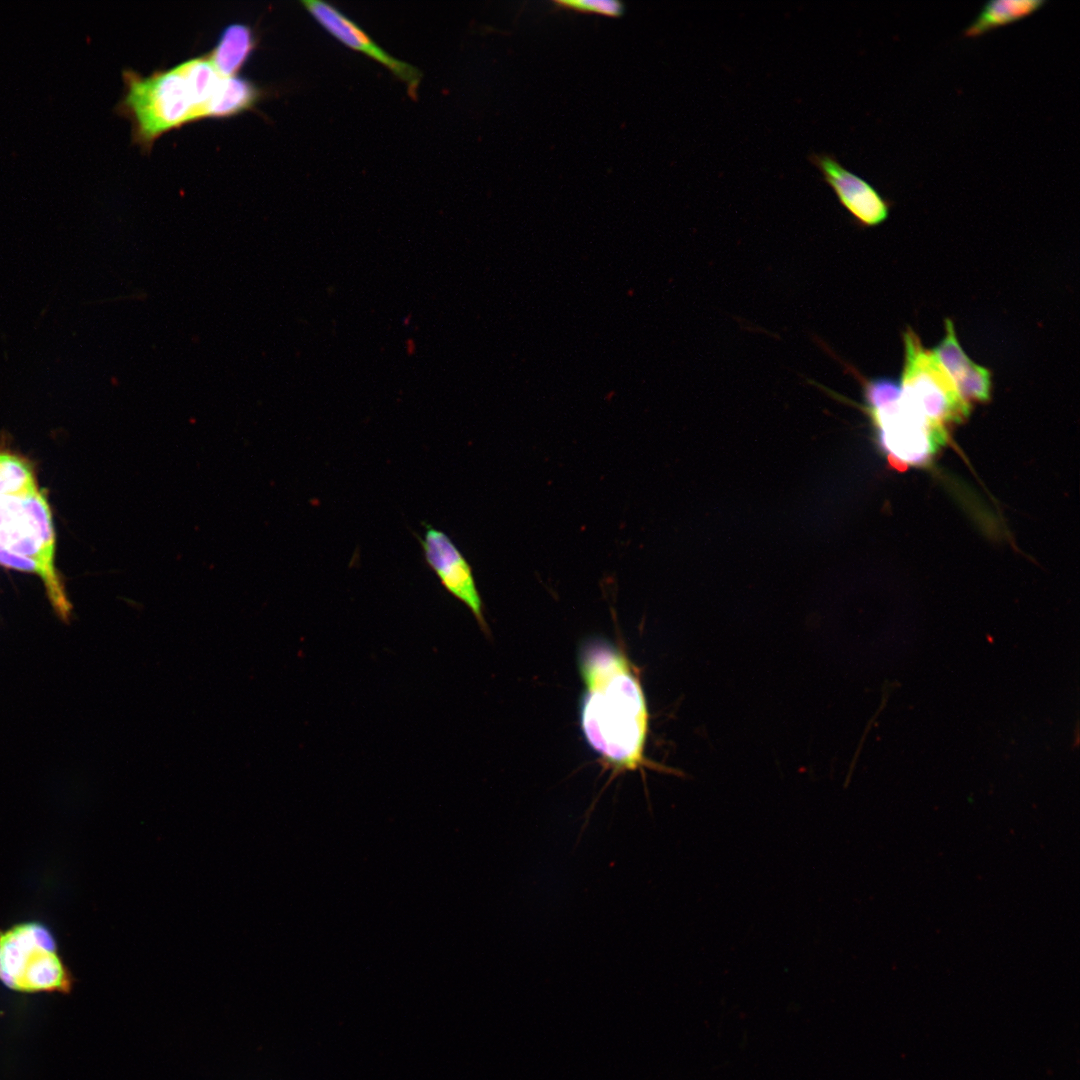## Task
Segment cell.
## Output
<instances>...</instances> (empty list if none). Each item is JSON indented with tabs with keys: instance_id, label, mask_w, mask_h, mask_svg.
I'll return each instance as SVG.
<instances>
[{
	"instance_id": "obj_1",
	"label": "cell",
	"mask_w": 1080,
	"mask_h": 1080,
	"mask_svg": "<svg viewBox=\"0 0 1080 1080\" xmlns=\"http://www.w3.org/2000/svg\"><path fill=\"white\" fill-rule=\"evenodd\" d=\"M578 664L584 684L580 725L587 744L615 771L639 768L644 761L648 710L633 665L620 649L602 639L583 644Z\"/></svg>"
},
{
	"instance_id": "obj_2",
	"label": "cell",
	"mask_w": 1080,
	"mask_h": 1080,
	"mask_svg": "<svg viewBox=\"0 0 1080 1080\" xmlns=\"http://www.w3.org/2000/svg\"><path fill=\"white\" fill-rule=\"evenodd\" d=\"M0 546L33 560L56 615L68 622L72 605L55 565L56 535L46 495L37 486L0 495Z\"/></svg>"
},
{
	"instance_id": "obj_3",
	"label": "cell",
	"mask_w": 1080,
	"mask_h": 1080,
	"mask_svg": "<svg viewBox=\"0 0 1080 1080\" xmlns=\"http://www.w3.org/2000/svg\"><path fill=\"white\" fill-rule=\"evenodd\" d=\"M864 399L879 446L895 468L927 465L945 444L947 430L913 411L894 379L881 377L865 382Z\"/></svg>"
},
{
	"instance_id": "obj_4",
	"label": "cell",
	"mask_w": 1080,
	"mask_h": 1080,
	"mask_svg": "<svg viewBox=\"0 0 1080 1080\" xmlns=\"http://www.w3.org/2000/svg\"><path fill=\"white\" fill-rule=\"evenodd\" d=\"M125 91L118 111L133 127L136 142L151 147L163 133L199 120V111L180 66L143 77L123 73Z\"/></svg>"
},
{
	"instance_id": "obj_5",
	"label": "cell",
	"mask_w": 1080,
	"mask_h": 1080,
	"mask_svg": "<svg viewBox=\"0 0 1080 1080\" xmlns=\"http://www.w3.org/2000/svg\"><path fill=\"white\" fill-rule=\"evenodd\" d=\"M0 982L22 993H69L73 976L50 931L37 922L0 928Z\"/></svg>"
},
{
	"instance_id": "obj_6",
	"label": "cell",
	"mask_w": 1080,
	"mask_h": 1080,
	"mask_svg": "<svg viewBox=\"0 0 1080 1080\" xmlns=\"http://www.w3.org/2000/svg\"><path fill=\"white\" fill-rule=\"evenodd\" d=\"M904 402L934 426L947 430L965 420L971 405L959 395L932 351L910 329L904 333V366L900 381Z\"/></svg>"
},
{
	"instance_id": "obj_7",
	"label": "cell",
	"mask_w": 1080,
	"mask_h": 1080,
	"mask_svg": "<svg viewBox=\"0 0 1080 1080\" xmlns=\"http://www.w3.org/2000/svg\"><path fill=\"white\" fill-rule=\"evenodd\" d=\"M424 527L423 537L417 535V538L426 564L435 573L441 585L465 604L481 628L486 629L482 599L469 562L443 530L427 523H424Z\"/></svg>"
},
{
	"instance_id": "obj_8",
	"label": "cell",
	"mask_w": 1080,
	"mask_h": 1080,
	"mask_svg": "<svg viewBox=\"0 0 1080 1080\" xmlns=\"http://www.w3.org/2000/svg\"><path fill=\"white\" fill-rule=\"evenodd\" d=\"M316 22L330 35L346 47L358 51L386 67L408 89V94L416 98L420 84L421 71L399 60L379 46L356 22L347 17L330 3L319 0L301 2Z\"/></svg>"
},
{
	"instance_id": "obj_9",
	"label": "cell",
	"mask_w": 1080,
	"mask_h": 1080,
	"mask_svg": "<svg viewBox=\"0 0 1080 1080\" xmlns=\"http://www.w3.org/2000/svg\"><path fill=\"white\" fill-rule=\"evenodd\" d=\"M809 161L858 225L874 227L888 218L890 201L868 181L844 167L834 155L811 153Z\"/></svg>"
},
{
	"instance_id": "obj_10",
	"label": "cell",
	"mask_w": 1080,
	"mask_h": 1080,
	"mask_svg": "<svg viewBox=\"0 0 1080 1080\" xmlns=\"http://www.w3.org/2000/svg\"><path fill=\"white\" fill-rule=\"evenodd\" d=\"M256 39L251 28L242 23L227 26L208 57L223 77L237 75L255 48Z\"/></svg>"
},
{
	"instance_id": "obj_11",
	"label": "cell",
	"mask_w": 1080,
	"mask_h": 1080,
	"mask_svg": "<svg viewBox=\"0 0 1080 1080\" xmlns=\"http://www.w3.org/2000/svg\"><path fill=\"white\" fill-rule=\"evenodd\" d=\"M1046 0H995L985 3L975 19L963 30L967 38L980 37L1013 24L1040 10Z\"/></svg>"
},
{
	"instance_id": "obj_12",
	"label": "cell",
	"mask_w": 1080,
	"mask_h": 1080,
	"mask_svg": "<svg viewBox=\"0 0 1080 1080\" xmlns=\"http://www.w3.org/2000/svg\"><path fill=\"white\" fill-rule=\"evenodd\" d=\"M262 91L241 76L222 77L210 100L205 118H224L251 109L261 98Z\"/></svg>"
},
{
	"instance_id": "obj_13",
	"label": "cell",
	"mask_w": 1080,
	"mask_h": 1080,
	"mask_svg": "<svg viewBox=\"0 0 1080 1080\" xmlns=\"http://www.w3.org/2000/svg\"><path fill=\"white\" fill-rule=\"evenodd\" d=\"M179 66L191 90L200 119L205 118V110L223 76L208 57L193 58Z\"/></svg>"
},
{
	"instance_id": "obj_14",
	"label": "cell",
	"mask_w": 1080,
	"mask_h": 1080,
	"mask_svg": "<svg viewBox=\"0 0 1080 1080\" xmlns=\"http://www.w3.org/2000/svg\"><path fill=\"white\" fill-rule=\"evenodd\" d=\"M945 328V336L932 353L956 388L966 379L976 363L968 357L959 344L951 320H946Z\"/></svg>"
},
{
	"instance_id": "obj_15",
	"label": "cell",
	"mask_w": 1080,
	"mask_h": 1080,
	"mask_svg": "<svg viewBox=\"0 0 1080 1080\" xmlns=\"http://www.w3.org/2000/svg\"><path fill=\"white\" fill-rule=\"evenodd\" d=\"M37 486L29 461L10 451L0 450V495L23 492Z\"/></svg>"
},
{
	"instance_id": "obj_16",
	"label": "cell",
	"mask_w": 1080,
	"mask_h": 1080,
	"mask_svg": "<svg viewBox=\"0 0 1080 1080\" xmlns=\"http://www.w3.org/2000/svg\"><path fill=\"white\" fill-rule=\"evenodd\" d=\"M559 6L563 8L598 13L606 16L617 17L622 14L623 6L618 1L610 0H565L557 1Z\"/></svg>"
},
{
	"instance_id": "obj_17",
	"label": "cell",
	"mask_w": 1080,
	"mask_h": 1080,
	"mask_svg": "<svg viewBox=\"0 0 1080 1080\" xmlns=\"http://www.w3.org/2000/svg\"><path fill=\"white\" fill-rule=\"evenodd\" d=\"M0 565L17 571L33 573L41 577L39 566L30 559L11 553L0 546Z\"/></svg>"
}]
</instances>
